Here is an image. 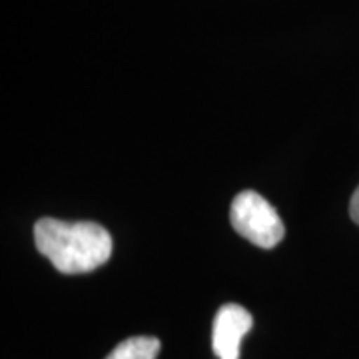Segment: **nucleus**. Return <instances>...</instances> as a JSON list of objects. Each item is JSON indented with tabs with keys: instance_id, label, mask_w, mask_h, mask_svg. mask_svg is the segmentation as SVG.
Segmentation results:
<instances>
[{
	"instance_id": "f03ea898",
	"label": "nucleus",
	"mask_w": 359,
	"mask_h": 359,
	"mask_svg": "<svg viewBox=\"0 0 359 359\" xmlns=\"http://www.w3.org/2000/svg\"><path fill=\"white\" fill-rule=\"evenodd\" d=\"M233 230L242 238L264 250H271L283 240V222L276 208L254 190H245L233 198L230 208Z\"/></svg>"
},
{
	"instance_id": "39448f33",
	"label": "nucleus",
	"mask_w": 359,
	"mask_h": 359,
	"mask_svg": "<svg viewBox=\"0 0 359 359\" xmlns=\"http://www.w3.org/2000/svg\"><path fill=\"white\" fill-rule=\"evenodd\" d=\"M349 216L359 226V186L358 190L353 192V196H351V202H349Z\"/></svg>"
},
{
	"instance_id": "20e7f679",
	"label": "nucleus",
	"mask_w": 359,
	"mask_h": 359,
	"mask_svg": "<svg viewBox=\"0 0 359 359\" xmlns=\"http://www.w3.org/2000/svg\"><path fill=\"white\" fill-rule=\"evenodd\" d=\"M160 353V339L138 335L122 341L106 359H156Z\"/></svg>"
},
{
	"instance_id": "f257e3e1",
	"label": "nucleus",
	"mask_w": 359,
	"mask_h": 359,
	"mask_svg": "<svg viewBox=\"0 0 359 359\" xmlns=\"http://www.w3.org/2000/svg\"><path fill=\"white\" fill-rule=\"evenodd\" d=\"M34 242L42 256L62 273H88L110 259L112 238L94 222L42 218L34 226Z\"/></svg>"
},
{
	"instance_id": "7ed1b4c3",
	"label": "nucleus",
	"mask_w": 359,
	"mask_h": 359,
	"mask_svg": "<svg viewBox=\"0 0 359 359\" xmlns=\"http://www.w3.org/2000/svg\"><path fill=\"white\" fill-rule=\"evenodd\" d=\"M252 313L238 304L222 306L214 320L212 346L219 359H240V344L252 330Z\"/></svg>"
}]
</instances>
